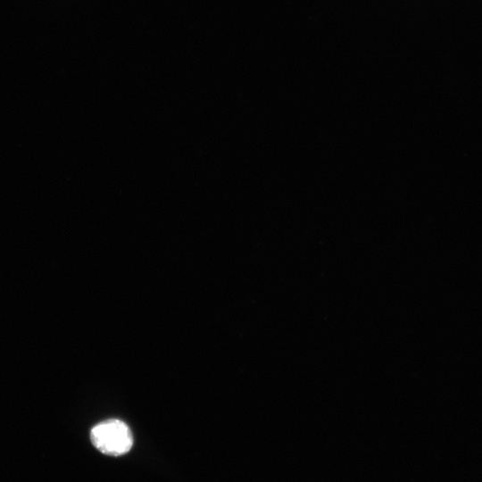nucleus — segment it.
I'll return each instance as SVG.
<instances>
[{"label": "nucleus", "mask_w": 482, "mask_h": 482, "mask_svg": "<svg viewBox=\"0 0 482 482\" xmlns=\"http://www.w3.org/2000/svg\"><path fill=\"white\" fill-rule=\"evenodd\" d=\"M90 438L96 448L111 456L127 453L133 445L129 428L119 420L98 423L91 429Z\"/></svg>", "instance_id": "nucleus-1"}]
</instances>
